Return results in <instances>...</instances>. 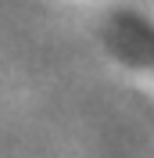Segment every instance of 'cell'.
<instances>
[{"mask_svg":"<svg viewBox=\"0 0 154 158\" xmlns=\"http://www.w3.org/2000/svg\"><path fill=\"white\" fill-rule=\"evenodd\" d=\"M115 25L122 29V36H125V50L154 69V25H147V22L136 18V15H118Z\"/></svg>","mask_w":154,"mask_h":158,"instance_id":"6da1fadb","label":"cell"}]
</instances>
